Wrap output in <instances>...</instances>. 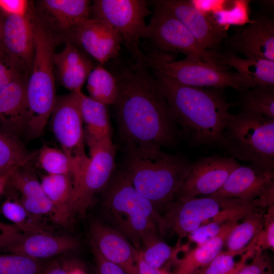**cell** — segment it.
I'll list each match as a JSON object with an SVG mask.
<instances>
[{
    "label": "cell",
    "instance_id": "cell-1",
    "mask_svg": "<svg viewBox=\"0 0 274 274\" xmlns=\"http://www.w3.org/2000/svg\"><path fill=\"white\" fill-rule=\"evenodd\" d=\"M149 70L133 62L114 74L119 87L114 105L119 130L125 143L173 146L177 123Z\"/></svg>",
    "mask_w": 274,
    "mask_h": 274
},
{
    "label": "cell",
    "instance_id": "cell-2",
    "mask_svg": "<svg viewBox=\"0 0 274 274\" xmlns=\"http://www.w3.org/2000/svg\"><path fill=\"white\" fill-rule=\"evenodd\" d=\"M152 71L177 124L188 140L194 145L220 148L229 110L235 105L227 101L223 89L186 85Z\"/></svg>",
    "mask_w": 274,
    "mask_h": 274
},
{
    "label": "cell",
    "instance_id": "cell-3",
    "mask_svg": "<svg viewBox=\"0 0 274 274\" xmlns=\"http://www.w3.org/2000/svg\"><path fill=\"white\" fill-rule=\"evenodd\" d=\"M124 170L135 189L159 212L174 201L192 163L153 143H125Z\"/></svg>",
    "mask_w": 274,
    "mask_h": 274
},
{
    "label": "cell",
    "instance_id": "cell-4",
    "mask_svg": "<svg viewBox=\"0 0 274 274\" xmlns=\"http://www.w3.org/2000/svg\"><path fill=\"white\" fill-rule=\"evenodd\" d=\"M104 205L114 228L139 250L159 236L162 215L135 189L124 169L107 186Z\"/></svg>",
    "mask_w": 274,
    "mask_h": 274
},
{
    "label": "cell",
    "instance_id": "cell-5",
    "mask_svg": "<svg viewBox=\"0 0 274 274\" xmlns=\"http://www.w3.org/2000/svg\"><path fill=\"white\" fill-rule=\"evenodd\" d=\"M33 31L34 56L26 83V134L30 139L37 138L43 133L57 96L53 74L55 41L35 13Z\"/></svg>",
    "mask_w": 274,
    "mask_h": 274
},
{
    "label": "cell",
    "instance_id": "cell-6",
    "mask_svg": "<svg viewBox=\"0 0 274 274\" xmlns=\"http://www.w3.org/2000/svg\"><path fill=\"white\" fill-rule=\"evenodd\" d=\"M220 148L231 157L273 171L274 119L242 109L228 117Z\"/></svg>",
    "mask_w": 274,
    "mask_h": 274
},
{
    "label": "cell",
    "instance_id": "cell-7",
    "mask_svg": "<svg viewBox=\"0 0 274 274\" xmlns=\"http://www.w3.org/2000/svg\"><path fill=\"white\" fill-rule=\"evenodd\" d=\"M256 208L241 200L210 195L178 199L165 209L159 234H176L179 238L200 226L214 221L243 219Z\"/></svg>",
    "mask_w": 274,
    "mask_h": 274
},
{
    "label": "cell",
    "instance_id": "cell-8",
    "mask_svg": "<svg viewBox=\"0 0 274 274\" xmlns=\"http://www.w3.org/2000/svg\"><path fill=\"white\" fill-rule=\"evenodd\" d=\"M145 64L184 85L242 90L243 81L236 73L218 64L186 57L176 60L170 54L152 49L145 53Z\"/></svg>",
    "mask_w": 274,
    "mask_h": 274
},
{
    "label": "cell",
    "instance_id": "cell-9",
    "mask_svg": "<svg viewBox=\"0 0 274 274\" xmlns=\"http://www.w3.org/2000/svg\"><path fill=\"white\" fill-rule=\"evenodd\" d=\"M144 0H95L90 7V17L110 25L120 35L122 44L133 62L145 64V53L140 48L147 24L146 17L151 14Z\"/></svg>",
    "mask_w": 274,
    "mask_h": 274
},
{
    "label": "cell",
    "instance_id": "cell-10",
    "mask_svg": "<svg viewBox=\"0 0 274 274\" xmlns=\"http://www.w3.org/2000/svg\"><path fill=\"white\" fill-rule=\"evenodd\" d=\"M154 6L144 38L153 49L170 54L182 53L186 57L218 64L217 51L204 49L173 14L161 6Z\"/></svg>",
    "mask_w": 274,
    "mask_h": 274
},
{
    "label": "cell",
    "instance_id": "cell-11",
    "mask_svg": "<svg viewBox=\"0 0 274 274\" xmlns=\"http://www.w3.org/2000/svg\"><path fill=\"white\" fill-rule=\"evenodd\" d=\"M88 145L90 157L74 182L73 211L82 216L96 193L107 187L115 168L116 148L111 139Z\"/></svg>",
    "mask_w": 274,
    "mask_h": 274
},
{
    "label": "cell",
    "instance_id": "cell-12",
    "mask_svg": "<svg viewBox=\"0 0 274 274\" xmlns=\"http://www.w3.org/2000/svg\"><path fill=\"white\" fill-rule=\"evenodd\" d=\"M81 92L57 96L50 117L52 130L62 150L75 163L80 173L89 159L84 147Z\"/></svg>",
    "mask_w": 274,
    "mask_h": 274
},
{
    "label": "cell",
    "instance_id": "cell-13",
    "mask_svg": "<svg viewBox=\"0 0 274 274\" xmlns=\"http://www.w3.org/2000/svg\"><path fill=\"white\" fill-rule=\"evenodd\" d=\"M211 196L237 199L257 208L268 207L274 203L273 171L252 163L241 165Z\"/></svg>",
    "mask_w": 274,
    "mask_h": 274
},
{
    "label": "cell",
    "instance_id": "cell-14",
    "mask_svg": "<svg viewBox=\"0 0 274 274\" xmlns=\"http://www.w3.org/2000/svg\"><path fill=\"white\" fill-rule=\"evenodd\" d=\"M241 165L231 157L212 155L200 158L192 163L190 170L177 192L178 199L213 194Z\"/></svg>",
    "mask_w": 274,
    "mask_h": 274
},
{
    "label": "cell",
    "instance_id": "cell-15",
    "mask_svg": "<svg viewBox=\"0 0 274 274\" xmlns=\"http://www.w3.org/2000/svg\"><path fill=\"white\" fill-rule=\"evenodd\" d=\"M173 14L187 28L206 50L215 51L227 34L223 27L216 25L204 12L191 1L157 0L151 1Z\"/></svg>",
    "mask_w": 274,
    "mask_h": 274
},
{
    "label": "cell",
    "instance_id": "cell-16",
    "mask_svg": "<svg viewBox=\"0 0 274 274\" xmlns=\"http://www.w3.org/2000/svg\"><path fill=\"white\" fill-rule=\"evenodd\" d=\"M4 54L29 74L34 56V10L24 16L4 15Z\"/></svg>",
    "mask_w": 274,
    "mask_h": 274
},
{
    "label": "cell",
    "instance_id": "cell-17",
    "mask_svg": "<svg viewBox=\"0 0 274 274\" xmlns=\"http://www.w3.org/2000/svg\"><path fill=\"white\" fill-rule=\"evenodd\" d=\"M68 42L81 46L88 54L104 65L119 54L122 44L119 33L101 20L90 18L71 33Z\"/></svg>",
    "mask_w": 274,
    "mask_h": 274
},
{
    "label": "cell",
    "instance_id": "cell-18",
    "mask_svg": "<svg viewBox=\"0 0 274 274\" xmlns=\"http://www.w3.org/2000/svg\"><path fill=\"white\" fill-rule=\"evenodd\" d=\"M77 241L54 232L15 233L0 248V253H13L42 261L76 249Z\"/></svg>",
    "mask_w": 274,
    "mask_h": 274
},
{
    "label": "cell",
    "instance_id": "cell-19",
    "mask_svg": "<svg viewBox=\"0 0 274 274\" xmlns=\"http://www.w3.org/2000/svg\"><path fill=\"white\" fill-rule=\"evenodd\" d=\"M226 43L230 52L274 61L273 20L267 16H256L238 29Z\"/></svg>",
    "mask_w": 274,
    "mask_h": 274
},
{
    "label": "cell",
    "instance_id": "cell-20",
    "mask_svg": "<svg viewBox=\"0 0 274 274\" xmlns=\"http://www.w3.org/2000/svg\"><path fill=\"white\" fill-rule=\"evenodd\" d=\"M90 1L87 0H41L36 15L51 33L69 37L80 24L90 18Z\"/></svg>",
    "mask_w": 274,
    "mask_h": 274
},
{
    "label": "cell",
    "instance_id": "cell-21",
    "mask_svg": "<svg viewBox=\"0 0 274 274\" xmlns=\"http://www.w3.org/2000/svg\"><path fill=\"white\" fill-rule=\"evenodd\" d=\"M91 240L102 255L123 269L127 274H139L140 251L120 232L97 222L90 228Z\"/></svg>",
    "mask_w": 274,
    "mask_h": 274
},
{
    "label": "cell",
    "instance_id": "cell-22",
    "mask_svg": "<svg viewBox=\"0 0 274 274\" xmlns=\"http://www.w3.org/2000/svg\"><path fill=\"white\" fill-rule=\"evenodd\" d=\"M28 78L19 77L0 90V127L18 138L26 133Z\"/></svg>",
    "mask_w": 274,
    "mask_h": 274
},
{
    "label": "cell",
    "instance_id": "cell-23",
    "mask_svg": "<svg viewBox=\"0 0 274 274\" xmlns=\"http://www.w3.org/2000/svg\"><path fill=\"white\" fill-rule=\"evenodd\" d=\"M217 62L224 67H232L236 71L242 80L243 89L249 90L260 86H274L273 61L242 58L230 52H217Z\"/></svg>",
    "mask_w": 274,
    "mask_h": 274
},
{
    "label": "cell",
    "instance_id": "cell-24",
    "mask_svg": "<svg viewBox=\"0 0 274 274\" xmlns=\"http://www.w3.org/2000/svg\"><path fill=\"white\" fill-rule=\"evenodd\" d=\"M238 220L225 222L219 233L212 240L202 245L187 251L181 258L174 257L172 263V274H195L207 266L221 251L226 238Z\"/></svg>",
    "mask_w": 274,
    "mask_h": 274
},
{
    "label": "cell",
    "instance_id": "cell-25",
    "mask_svg": "<svg viewBox=\"0 0 274 274\" xmlns=\"http://www.w3.org/2000/svg\"><path fill=\"white\" fill-rule=\"evenodd\" d=\"M40 182L45 194L55 209L57 225L66 226L75 214L73 178L65 175L47 174L41 177Z\"/></svg>",
    "mask_w": 274,
    "mask_h": 274
},
{
    "label": "cell",
    "instance_id": "cell-26",
    "mask_svg": "<svg viewBox=\"0 0 274 274\" xmlns=\"http://www.w3.org/2000/svg\"><path fill=\"white\" fill-rule=\"evenodd\" d=\"M80 109L83 123L84 139L87 144L111 139V127L107 105L84 94H80Z\"/></svg>",
    "mask_w": 274,
    "mask_h": 274
},
{
    "label": "cell",
    "instance_id": "cell-27",
    "mask_svg": "<svg viewBox=\"0 0 274 274\" xmlns=\"http://www.w3.org/2000/svg\"><path fill=\"white\" fill-rule=\"evenodd\" d=\"M265 214L257 208L247 214L243 222L237 223L228 234L225 242L226 251L234 256L245 253L247 247L262 230Z\"/></svg>",
    "mask_w": 274,
    "mask_h": 274
},
{
    "label": "cell",
    "instance_id": "cell-28",
    "mask_svg": "<svg viewBox=\"0 0 274 274\" xmlns=\"http://www.w3.org/2000/svg\"><path fill=\"white\" fill-rule=\"evenodd\" d=\"M1 211L5 218L24 233L54 232L47 220L37 217L22 204L20 198L10 195L2 204Z\"/></svg>",
    "mask_w": 274,
    "mask_h": 274
},
{
    "label": "cell",
    "instance_id": "cell-29",
    "mask_svg": "<svg viewBox=\"0 0 274 274\" xmlns=\"http://www.w3.org/2000/svg\"><path fill=\"white\" fill-rule=\"evenodd\" d=\"M37 152H29L18 138L0 127V174L29 166Z\"/></svg>",
    "mask_w": 274,
    "mask_h": 274
},
{
    "label": "cell",
    "instance_id": "cell-30",
    "mask_svg": "<svg viewBox=\"0 0 274 274\" xmlns=\"http://www.w3.org/2000/svg\"><path fill=\"white\" fill-rule=\"evenodd\" d=\"M86 88L89 97L107 106L114 105L119 92L117 78L100 64L89 74Z\"/></svg>",
    "mask_w": 274,
    "mask_h": 274
},
{
    "label": "cell",
    "instance_id": "cell-31",
    "mask_svg": "<svg viewBox=\"0 0 274 274\" xmlns=\"http://www.w3.org/2000/svg\"><path fill=\"white\" fill-rule=\"evenodd\" d=\"M37 156L40 166L47 174L68 175L74 183L80 173L75 163L62 150L44 145Z\"/></svg>",
    "mask_w": 274,
    "mask_h": 274
},
{
    "label": "cell",
    "instance_id": "cell-32",
    "mask_svg": "<svg viewBox=\"0 0 274 274\" xmlns=\"http://www.w3.org/2000/svg\"><path fill=\"white\" fill-rule=\"evenodd\" d=\"M242 109L274 119V86H260L249 89L243 95Z\"/></svg>",
    "mask_w": 274,
    "mask_h": 274
},
{
    "label": "cell",
    "instance_id": "cell-33",
    "mask_svg": "<svg viewBox=\"0 0 274 274\" xmlns=\"http://www.w3.org/2000/svg\"><path fill=\"white\" fill-rule=\"evenodd\" d=\"M20 194V198L39 199L46 196L41 182L29 166L18 168L11 174L8 182Z\"/></svg>",
    "mask_w": 274,
    "mask_h": 274
},
{
    "label": "cell",
    "instance_id": "cell-34",
    "mask_svg": "<svg viewBox=\"0 0 274 274\" xmlns=\"http://www.w3.org/2000/svg\"><path fill=\"white\" fill-rule=\"evenodd\" d=\"M46 263L19 254L0 253V274H40Z\"/></svg>",
    "mask_w": 274,
    "mask_h": 274
},
{
    "label": "cell",
    "instance_id": "cell-35",
    "mask_svg": "<svg viewBox=\"0 0 274 274\" xmlns=\"http://www.w3.org/2000/svg\"><path fill=\"white\" fill-rule=\"evenodd\" d=\"M175 250L156 236L142 248L140 253L143 260L149 266L156 268L164 269L163 266L173 260Z\"/></svg>",
    "mask_w": 274,
    "mask_h": 274
},
{
    "label": "cell",
    "instance_id": "cell-36",
    "mask_svg": "<svg viewBox=\"0 0 274 274\" xmlns=\"http://www.w3.org/2000/svg\"><path fill=\"white\" fill-rule=\"evenodd\" d=\"M93 68V64L88 59L81 64L58 70V75L66 88L72 92H79Z\"/></svg>",
    "mask_w": 274,
    "mask_h": 274
},
{
    "label": "cell",
    "instance_id": "cell-37",
    "mask_svg": "<svg viewBox=\"0 0 274 274\" xmlns=\"http://www.w3.org/2000/svg\"><path fill=\"white\" fill-rule=\"evenodd\" d=\"M255 253L261 252L266 249L274 250V203L268 207L265 214L264 227L251 245Z\"/></svg>",
    "mask_w": 274,
    "mask_h": 274
},
{
    "label": "cell",
    "instance_id": "cell-38",
    "mask_svg": "<svg viewBox=\"0 0 274 274\" xmlns=\"http://www.w3.org/2000/svg\"><path fill=\"white\" fill-rule=\"evenodd\" d=\"M87 59L76 45L68 41L66 42L64 49L54 53L53 57L54 65L58 70L81 64Z\"/></svg>",
    "mask_w": 274,
    "mask_h": 274
},
{
    "label": "cell",
    "instance_id": "cell-39",
    "mask_svg": "<svg viewBox=\"0 0 274 274\" xmlns=\"http://www.w3.org/2000/svg\"><path fill=\"white\" fill-rule=\"evenodd\" d=\"M234 256L227 251H221L207 266L195 274H225L235 265Z\"/></svg>",
    "mask_w": 274,
    "mask_h": 274
},
{
    "label": "cell",
    "instance_id": "cell-40",
    "mask_svg": "<svg viewBox=\"0 0 274 274\" xmlns=\"http://www.w3.org/2000/svg\"><path fill=\"white\" fill-rule=\"evenodd\" d=\"M29 75L4 54L0 56V90L17 78Z\"/></svg>",
    "mask_w": 274,
    "mask_h": 274
},
{
    "label": "cell",
    "instance_id": "cell-41",
    "mask_svg": "<svg viewBox=\"0 0 274 274\" xmlns=\"http://www.w3.org/2000/svg\"><path fill=\"white\" fill-rule=\"evenodd\" d=\"M251 259L237 274H273L271 261L263 251L255 253Z\"/></svg>",
    "mask_w": 274,
    "mask_h": 274
},
{
    "label": "cell",
    "instance_id": "cell-42",
    "mask_svg": "<svg viewBox=\"0 0 274 274\" xmlns=\"http://www.w3.org/2000/svg\"><path fill=\"white\" fill-rule=\"evenodd\" d=\"M224 223L214 221L200 226L188 234L189 239L197 246L207 243L219 233Z\"/></svg>",
    "mask_w": 274,
    "mask_h": 274
},
{
    "label": "cell",
    "instance_id": "cell-43",
    "mask_svg": "<svg viewBox=\"0 0 274 274\" xmlns=\"http://www.w3.org/2000/svg\"><path fill=\"white\" fill-rule=\"evenodd\" d=\"M91 247L96 263L98 274H127L118 265L105 258L92 240Z\"/></svg>",
    "mask_w": 274,
    "mask_h": 274
},
{
    "label": "cell",
    "instance_id": "cell-44",
    "mask_svg": "<svg viewBox=\"0 0 274 274\" xmlns=\"http://www.w3.org/2000/svg\"><path fill=\"white\" fill-rule=\"evenodd\" d=\"M31 7L30 3L26 0H0V11L5 16H24Z\"/></svg>",
    "mask_w": 274,
    "mask_h": 274
},
{
    "label": "cell",
    "instance_id": "cell-45",
    "mask_svg": "<svg viewBox=\"0 0 274 274\" xmlns=\"http://www.w3.org/2000/svg\"><path fill=\"white\" fill-rule=\"evenodd\" d=\"M77 264L75 260L59 257L46 262L40 274H68Z\"/></svg>",
    "mask_w": 274,
    "mask_h": 274
},
{
    "label": "cell",
    "instance_id": "cell-46",
    "mask_svg": "<svg viewBox=\"0 0 274 274\" xmlns=\"http://www.w3.org/2000/svg\"><path fill=\"white\" fill-rule=\"evenodd\" d=\"M20 231L13 224L0 221V248L5 245L15 233Z\"/></svg>",
    "mask_w": 274,
    "mask_h": 274
},
{
    "label": "cell",
    "instance_id": "cell-47",
    "mask_svg": "<svg viewBox=\"0 0 274 274\" xmlns=\"http://www.w3.org/2000/svg\"><path fill=\"white\" fill-rule=\"evenodd\" d=\"M139 274H172L166 269H159L148 265L143 259L140 251L138 259Z\"/></svg>",
    "mask_w": 274,
    "mask_h": 274
},
{
    "label": "cell",
    "instance_id": "cell-48",
    "mask_svg": "<svg viewBox=\"0 0 274 274\" xmlns=\"http://www.w3.org/2000/svg\"><path fill=\"white\" fill-rule=\"evenodd\" d=\"M254 253L251 251H248L242 255L240 260L236 262L233 268L225 274H237V273L247 263L250 259H251Z\"/></svg>",
    "mask_w": 274,
    "mask_h": 274
},
{
    "label": "cell",
    "instance_id": "cell-49",
    "mask_svg": "<svg viewBox=\"0 0 274 274\" xmlns=\"http://www.w3.org/2000/svg\"><path fill=\"white\" fill-rule=\"evenodd\" d=\"M14 170L9 172L0 174V196L5 192L7 186H8V182L11 174Z\"/></svg>",
    "mask_w": 274,
    "mask_h": 274
},
{
    "label": "cell",
    "instance_id": "cell-50",
    "mask_svg": "<svg viewBox=\"0 0 274 274\" xmlns=\"http://www.w3.org/2000/svg\"><path fill=\"white\" fill-rule=\"evenodd\" d=\"M4 16L0 11V56L4 54L3 47V28Z\"/></svg>",
    "mask_w": 274,
    "mask_h": 274
},
{
    "label": "cell",
    "instance_id": "cell-51",
    "mask_svg": "<svg viewBox=\"0 0 274 274\" xmlns=\"http://www.w3.org/2000/svg\"><path fill=\"white\" fill-rule=\"evenodd\" d=\"M68 274H86V273L78 264L71 270Z\"/></svg>",
    "mask_w": 274,
    "mask_h": 274
}]
</instances>
